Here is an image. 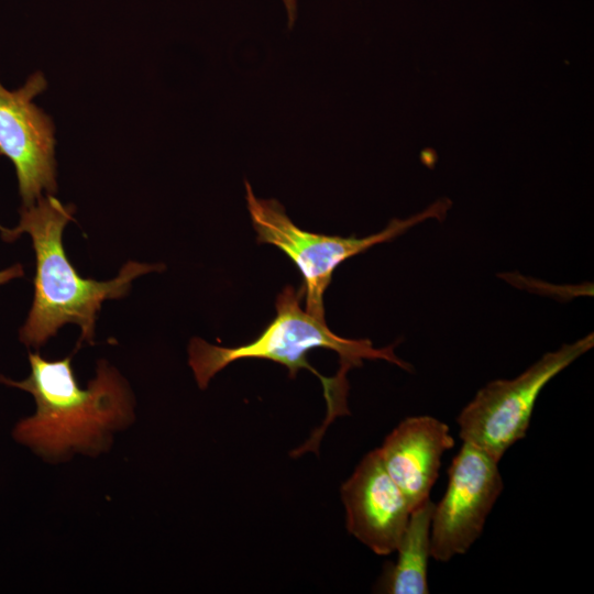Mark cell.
Instances as JSON below:
<instances>
[{"instance_id":"obj_1","label":"cell","mask_w":594,"mask_h":594,"mask_svg":"<svg viewBox=\"0 0 594 594\" xmlns=\"http://www.w3.org/2000/svg\"><path fill=\"white\" fill-rule=\"evenodd\" d=\"M304 287L286 286L276 298V316L253 341L234 348L210 344L194 338L188 348L189 365L198 386L204 389L210 380L230 363L244 359H261L279 363L290 378L305 369L321 381L327 402L322 426L299 448L300 452L317 450L327 426L338 416L349 415L346 373L363 364V360H384L405 371L411 366L399 359L395 344L376 349L367 339L353 340L333 333L326 320H320L300 306Z\"/></svg>"},{"instance_id":"obj_2","label":"cell","mask_w":594,"mask_h":594,"mask_svg":"<svg viewBox=\"0 0 594 594\" xmlns=\"http://www.w3.org/2000/svg\"><path fill=\"white\" fill-rule=\"evenodd\" d=\"M74 211V206H65L46 194L34 205L22 207L20 222L14 229L0 227L3 238L10 241L28 233L35 251L34 298L20 330V340L28 346H41L66 323L78 324L80 342L91 343L102 301L125 296L134 278L164 268L162 264L130 261L111 280L81 277L68 261L62 242L63 230L73 219Z\"/></svg>"},{"instance_id":"obj_3","label":"cell","mask_w":594,"mask_h":594,"mask_svg":"<svg viewBox=\"0 0 594 594\" xmlns=\"http://www.w3.org/2000/svg\"><path fill=\"white\" fill-rule=\"evenodd\" d=\"M30 375L23 381L0 382L33 395L34 415L13 428L15 441L43 458H58L69 450L90 454L102 449L109 431L125 426L132 417L129 389L118 372L99 362L97 375L80 388L70 358L47 361L30 353Z\"/></svg>"},{"instance_id":"obj_4","label":"cell","mask_w":594,"mask_h":594,"mask_svg":"<svg viewBox=\"0 0 594 594\" xmlns=\"http://www.w3.org/2000/svg\"><path fill=\"white\" fill-rule=\"evenodd\" d=\"M246 204L257 243L272 244L285 253L302 276L306 311L324 320L323 295L336 268L345 260L375 244L388 242L428 219L441 220L450 206L438 200L424 211L406 219H393L382 231L365 238H343L309 232L297 227L275 199L257 198L245 182Z\"/></svg>"},{"instance_id":"obj_5","label":"cell","mask_w":594,"mask_h":594,"mask_svg":"<svg viewBox=\"0 0 594 594\" xmlns=\"http://www.w3.org/2000/svg\"><path fill=\"white\" fill-rule=\"evenodd\" d=\"M594 345V334L543 354L512 380H495L477 391L460 411L457 424L463 442L496 461L526 437L537 399L546 385Z\"/></svg>"},{"instance_id":"obj_6","label":"cell","mask_w":594,"mask_h":594,"mask_svg":"<svg viewBox=\"0 0 594 594\" xmlns=\"http://www.w3.org/2000/svg\"><path fill=\"white\" fill-rule=\"evenodd\" d=\"M498 463L469 442L453 458L446 492L431 518L430 557L436 561L464 554L482 535L504 488Z\"/></svg>"},{"instance_id":"obj_7","label":"cell","mask_w":594,"mask_h":594,"mask_svg":"<svg viewBox=\"0 0 594 594\" xmlns=\"http://www.w3.org/2000/svg\"><path fill=\"white\" fill-rule=\"evenodd\" d=\"M47 81L41 72L16 90L0 82V154L14 165L23 207L56 191L55 138L52 119L33 103Z\"/></svg>"},{"instance_id":"obj_8","label":"cell","mask_w":594,"mask_h":594,"mask_svg":"<svg viewBox=\"0 0 594 594\" xmlns=\"http://www.w3.org/2000/svg\"><path fill=\"white\" fill-rule=\"evenodd\" d=\"M348 531L378 556L393 553L411 509L386 472L377 449L369 452L341 486Z\"/></svg>"},{"instance_id":"obj_9","label":"cell","mask_w":594,"mask_h":594,"mask_svg":"<svg viewBox=\"0 0 594 594\" xmlns=\"http://www.w3.org/2000/svg\"><path fill=\"white\" fill-rule=\"evenodd\" d=\"M453 447L447 424L431 416H415L400 421L377 448L386 472L411 512L430 499L442 455Z\"/></svg>"},{"instance_id":"obj_10","label":"cell","mask_w":594,"mask_h":594,"mask_svg":"<svg viewBox=\"0 0 594 594\" xmlns=\"http://www.w3.org/2000/svg\"><path fill=\"white\" fill-rule=\"evenodd\" d=\"M435 503L428 499L415 508L396 548V563L389 565L381 581V590L391 594H427L430 557V526Z\"/></svg>"},{"instance_id":"obj_11","label":"cell","mask_w":594,"mask_h":594,"mask_svg":"<svg viewBox=\"0 0 594 594\" xmlns=\"http://www.w3.org/2000/svg\"><path fill=\"white\" fill-rule=\"evenodd\" d=\"M23 275V267L15 264L9 268L0 271V285Z\"/></svg>"},{"instance_id":"obj_12","label":"cell","mask_w":594,"mask_h":594,"mask_svg":"<svg viewBox=\"0 0 594 594\" xmlns=\"http://www.w3.org/2000/svg\"><path fill=\"white\" fill-rule=\"evenodd\" d=\"M283 2L287 10L289 25L292 26L296 19V0H283Z\"/></svg>"}]
</instances>
